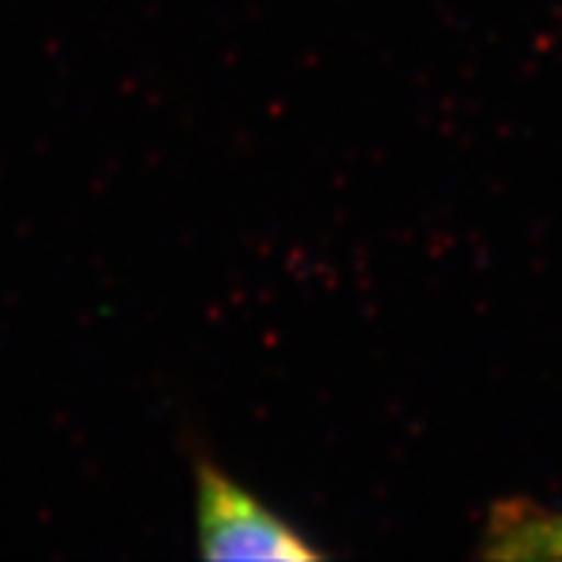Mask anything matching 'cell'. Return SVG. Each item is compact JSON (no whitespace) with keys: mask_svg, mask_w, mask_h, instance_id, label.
<instances>
[{"mask_svg":"<svg viewBox=\"0 0 562 562\" xmlns=\"http://www.w3.org/2000/svg\"><path fill=\"white\" fill-rule=\"evenodd\" d=\"M194 469V519L198 550L206 560H319L322 550L291 522L228 472L198 450Z\"/></svg>","mask_w":562,"mask_h":562,"instance_id":"cell-1","label":"cell"},{"mask_svg":"<svg viewBox=\"0 0 562 562\" xmlns=\"http://www.w3.org/2000/svg\"><path fill=\"white\" fill-rule=\"evenodd\" d=\"M487 560H562V509L531 501L501 503L484 525Z\"/></svg>","mask_w":562,"mask_h":562,"instance_id":"cell-2","label":"cell"}]
</instances>
